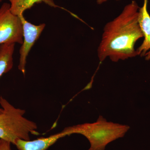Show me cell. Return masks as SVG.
<instances>
[{"label":"cell","mask_w":150,"mask_h":150,"mask_svg":"<svg viewBox=\"0 0 150 150\" xmlns=\"http://www.w3.org/2000/svg\"><path fill=\"white\" fill-rule=\"evenodd\" d=\"M139 9L136 2L132 1L105 25L97 50L100 62L108 58L117 62L138 56L135 44L143 38L139 22Z\"/></svg>","instance_id":"1"},{"label":"cell","mask_w":150,"mask_h":150,"mask_svg":"<svg viewBox=\"0 0 150 150\" xmlns=\"http://www.w3.org/2000/svg\"><path fill=\"white\" fill-rule=\"evenodd\" d=\"M0 104L3 109L0 112V139L15 145L18 139L30 140V135L38 136L36 123L24 117L25 110L16 108L2 96Z\"/></svg>","instance_id":"2"},{"label":"cell","mask_w":150,"mask_h":150,"mask_svg":"<svg viewBox=\"0 0 150 150\" xmlns=\"http://www.w3.org/2000/svg\"><path fill=\"white\" fill-rule=\"evenodd\" d=\"M129 129L127 125L108 122L100 116L95 123L66 127L63 131L67 136L76 134L84 136L90 144L88 150H105L108 144L124 137Z\"/></svg>","instance_id":"3"},{"label":"cell","mask_w":150,"mask_h":150,"mask_svg":"<svg viewBox=\"0 0 150 150\" xmlns=\"http://www.w3.org/2000/svg\"><path fill=\"white\" fill-rule=\"evenodd\" d=\"M23 42L21 20L11 12L10 4L4 3L0 8V45L7 43Z\"/></svg>","instance_id":"4"},{"label":"cell","mask_w":150,"mask_h":150,"mask_svg":"<svg viewBox=\"0 0 150 150\" xmlns=\"http://www.w3.org/2000/svg\"><path fill=\"white\" fill-rule=\"evenodd\" d=\"M19 18L22 24L23 42L19 50V63L18 68L25 75L27 56L31 48L40 37L46 24L42 23L39 25H35L26 20L23 15Z\"/></svg>","instance_id":"5"},{"label":"cell","mask_w":150,"mask_h":150,"mask_svg":"<svg viewBox=\"0 0 150 150\" xmlns=\"http://www.w3.org/2000/svg\"><path fill=\"white\" fill-rule=\"evenodd\" d=\"M148 0H144V4L139 9V22L143 33L144 41L137 50L138 56L150 60V15L148 11Z\"/></svg>","instance_id":"6"},{"label":"cell","mask_w":150,"mask_h":150,"mask_svg":"<svg viewBox=\"0 0 150 150\" xmlns=\"http://www.w3.org/2000/svg\"><path fill=\"white\" fill-rule=\"evenodd\" d=\"M66 136L67 134L62 131L49 137H40L33 141L18 139L14 145L18 150H47L58 140Z\"/></svg>","instance_id":"7"},{"label":"cell","mask_w":150,"mask_h":150,"mask_svg":"<svg viewBox=\"0 0 150 150\" xmlns=\"http://www.w3.org/2000/svg\"><path fill=\"white\" fill-rule=\"evenodd\" d=\"M15 45L13 43H7L0 45V78L13 67ZM3 111V108H0V112Z\"/></svg>","instance_id":"8"},{"label":"cell","mask_w":150,"mask_h":150,"mask_svg":"<svg viewBox=\"0 0 150 150\" xmlns=\"http://www.w3.org/2000/svg\"><path fill=\"white\" fill-rule=\"evenodd\" d=\"M10 2V11L14 15L20 17L25 10L31 8L35 4L43 2L52 7H58L54 0H8Z\"/></svg>","instance_id":"9"},{"label":"cell","mask_w":150,"mask_h":150,"mask_svg":"<svg viewBox=\"0 0 150 150\" xmlns=\"http://www.w3.org/2000/svg\"><path fill=\"white\" fill-rule=\"evenodd\" d=\"M11 144L10 142L0 139V150H12Z\"/></svg>","instance_id":"10"},{"label":"cell","mask_w":150,"mask_h":150,"mask_svg":"<svg viewBox=\"0 0 150 150\" xmlns=\"http://www.w3.org/2000/svg\"><path fill=\"white\" fill-rule=\"evenodd\" d=\"M108 0H97V3L98 4H101L105 2ZM115 1H120V0H115Z\"/></svg>","instance_id":"11"},{"label":"cell","mask_w":150,"mask_h":150,"mask_svg":"<svg viewBox=\"0 0 150 150\" xmlns=\"http://www.w3.org/2000/svg\"><path fill=\"white\" fill-rule=\"evenodd\" d=\"M2 1L3 0H0V2Z\"/></svg>","instance_id":"12"}]
</instances>
